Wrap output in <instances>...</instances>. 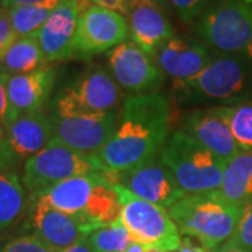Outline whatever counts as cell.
<instances>
[{"label":"cell","instance_id":"cell-6","mask_svg":"<svg viewBox=\"0 0 252 252\" xmlns=\"http://www.w3.org/2000/svg\"><path fill=\"white\" fill-rule=\"evenodd\" d=\"M81 175H104L108 172L97 153L86 154L63 144L51 143L23 164L21 182L32 196L59 182Z\"/></svg>","mask_w":252,"mask_h":252},{"label":"cell","instance_id":"cell-37","mask_svg":"<svg viewBox=\"0 0 252 252\" xmlns=\"http://www.w3.org/2000/svg\"><path fill=\"white\" fill-rule=\"evenodd\" d=\"M63 252H95L93 250V247L90 245V243L87 241V238H83L79 243H76L74 245H72L70 248H67L66 251Z\"/></svg>","mask_w":252,"mask_h":252},{"label":"cell","instance_id":"cell-5","mask_svg":"<svg viewBox=\"0 0 252 252\" xmlns=\"http://www.w3.org/2000/svg\"><path fill=\"white\" fill-rule=\"evenodd\" d=\"M193 24L212 49L252 59V0H216Z\"/></svg>","mask_w":252,"mask_h":252},{"label":"cell","instance_id":"cell-18","mask_svg":"<svg viewBox=\"0 0 252 252\" xmlns=\"http://www.w3.org/2000/svg\"><path fill=\"white\" fill-rule=\"evenodd\" d=\"M56 70L45 66L34 72L9 76L7 93L14 118L42 111L54 90Z\"/></svg>","mask_w":252,"mask_h":252},{"label":"cell","instance_id":"cell-28","mask_svg":"<svg viewBox=\"0 0 252 252\" xmlns=\"http://www.w3.org/2000/svg\"><path fill=\"white\" fill-rule=\"evenodd\" d=\"M0 252H55L34 235L20 234L0 244Z\"/></svg>","mask_w":252,"mask_h":252},{"label":"cell","instance_id":"cell-7","mask_svg":"<svg viewBox=\"0 0 252 252\" xmlns=\"http://www.w3.org/2000/svg\"><path fill=\"white\" fill-rule=\"evenodd\" d=\"M124 101V91L111 73L99 64H90L56 97L52 115H98L121 109Z\"/></svg>","mask_w":252,"mask_h":252},{"label":"cell","instance_id":"cell-21","mask_svg":"<svg viewBox=\"0 0 252 252\" xmlns=\"http://www.w3.org/2000/svg\"><path fill=\"white\" fill-rule=\"evenodd\" d=\"M220 195L231 205L244 207L252 200V149H243L225 164Z\"/></svg>","mask_w":252,"mask_h":252},{"label":"cell","instance_id":"cell-2","mask_svg":"<svg viewBox=\"0 0 252 252\" xmlns=\"http://www.w3.org/2000/svg\"><path fill=\"white\" fill-rule=\"evenodd\" d=\"M178 104L233 107L252 101V59L215 51L207 66L185 83L174 84Z\"/></svg>","mask_w":252,"mask_h":252},{"label":"cell","instance_id":"cell-22","mask_svg":"<svg viewBox=\"0 0 252 252\" xmlns=\"http://www.w3.org/2000/svg\"><path fill=\"white\" fill-rule=\"evenodd\" d=\"M16 171H0V234L26 216L30 195Z\"/></svg>","mask_w":252,"mask_h":252},{"label":"cell","instance_id":"cell-3","mask_svg":"<svg viewBox=\"0 0 252 252\" xmlns=\"http://www.w3.org/2000/svg\"><path fill=\"white\" fill-rule=\"evenodd\" d=\"M241 213L243 207L227 202L219 190L187 195L168 210L180 234L209 250H217L231 238Z\"/></svg>","mask_w":252,"mask_h":252},{"label":"cell","instance_id":"cell-40","mask_svg":"<svg viewBox=\"0 0 252 252\" xmlns=\"http://www.w3.org/2000/svg\"><path fill=\"white\" fill-rule=\"evenodd\" d=\"M1 1H3V0H0V9H1Z\"/></svg>","mask_w":252,"mask_h":252},{"label":"cell","instance_id":"cell-10","mask_svg":"<svg viewBox=\"0 0 252 252\" xmlns=\"http://www.w3.org/2000/svg\"><path fill=\"white\" fill-rule=\"evenodd\" d=\"M129 38L127 18L119 13L89 6L79 16L73 36V56H94L109 52Z\"/></svg>","mask_w":252,"mask_h":252},{"label":"cell","instance_id":"cell-25","mask_svg":"<svg viewBox=\"0 0 252 252\" xmlns=\"http://www.w3.org/2000/svg\"><path fill=\"white\" fill-rule=\"evenodd\" d=\"M86 238L95 252H126L133 243L132 235L121 219L91 231Z\"/></svg>","mask_w":252,"mask_h":252},{"label":"cell","instance_id":"cell-19","mask_svg":"<svg viewBox=\"0 0 252 252\" xmlns=\"http://www.w3.org/2000/svg\"><path fill=\"white\" fill-rule=\"evenodd\" d=\"M10 143L18 161L24 162L44 150L54 137L52 117L42 111L18 115L7 126Z\"/></svg>","mask_w":252,"mask_h":252},{"label":"cell","instance_id":"cell-39","mask_svg":"<svg viewBox=\"0 0 252 252\" xmlns=\"http://www.w3.org/2000/svg\"><path fill=\"white\" fill-rule=\"evenodd\" d=\"M126 252H160V251L153 250V248H150V247H147V245H143V244L133 241L132 245L127 248V251Z\"/></svg>","mask_w":252,"mask_h":252},{"label":"cell","instance_id":"cell-31","mask_svg":"<svg viewBox=\"0 0 252 252\" xmlns=\"http://www.w3.org/2000/svg\"><path fill=\"white\" fill-rule=\"evenodd\" d=\"M17 34L10 23L7 10L0 9V59L9 51V48L17 41Z\"/></svg>","mask_w":252,"mask_h":252},{"label":"cell","instance_id":"cell-29","mask_svg":"<svg viewBox=\"0 0 252 252\" xmlns=\"http://www.w3.org/2000/svg\"><path fill=\"white\" fill-rule=\"evenodd\" d=\"M231 243L252 250V200L243 207L238 225L230 238Z\"/></svg>","mask_w":252,"mask_h":252},{"label":"cell","instance_id":"cell-38","mask_svg":"<svg viewBox=\"0 0 252 252\" xmlns=\"http://www.w3.org/2000/svg\"><path fill=\"white\" fill-rule=\"evenodd\" d=\"M41 1H45V0H3L1 1V7L3 9H11V7L34 4V3H41Z\"/></svg>","mask_w":252,"mask_h":252},{"label":"cell","instance_id":"cell-32","mask_svg":"<svg viewBox=\"0 0 252 252\" xmlns=\"http://www.w3.org/2000/svg\"><path fill=\"white\" fill-rule=\"evenodd\" d=\"M7 73L0 72V124L6 127L16 119L13 115V111L10 107L9 93H7V81H9Z\"/></svg>","mask_w":252,"mask_h":252},{"label":"cell","instance_id":"cell-27","mask_svg":"<svg viewBox=\"0 0 252 252\" xmlns=\"http://www.w3.org/2000/svg\"><path fill=\"white\" fill-rule=\"evenodd\" d=\"M216 0H170L171 9L177 11L184 23H195Z\"/></svg>","mask_w":252,"mask_h":252},{"label":"cell","instance_id":"cell-34","mask_svg":"<svg viewBox=\"0 0 252 252\" xmlns=\"http://www.w3.org/2000/svg\"><path fill=\"white\" fill-rule=\"evenodd\" d=\"M216 250H209L206 247H203L202 244L193 240V238H189V237H184L181 240L180 248L177 250V252H215Z\"/></svg>","mask_w":252,"mask_h":252},{"label":"cell","instance_id":"cell-1","mask_svg":"<svg viewBox=\"0 0 252 252\" xmlns=\"http://www.w3.org/2000/svg\"><path fill=\"white\" fill-rule=\"evenodd\" d=\"M168 130L170 102L162 94L125 97L117 129L97 153L108 181L111 175L157 158L170 137Z\"/></svg>","mask_w":252,"mask_h":252},{"label":"cell","instance_id":"cell-9","mask_svg":"<svg viewBox=\"0 0 252 252\" xmlns=\"http://www.w3.org/2000/svg\"><path fill=\"white\" fill-rule=\"evenodd\" d=\"M107 61L112 79L129 95L157 94L165 80V74L153 56L146 54L130 39L111 49Z\"/></svg>","mask_w":252,"mask_h":252},{"label":"cell","instance_id":"cell-17","mask_svg":"<svg viewBox=\"0 0 252 252\" xmlns=\"http://www.w3.org/2000/svg\"><path fill=\"white\" fill-rule=\"evenodd\" d=\"M86 9L81 0H61L46 23L34 36L48 63L64 61L73 56V36L79 16Z\"/></svg>","mask_w":252,"mask_h":252},{"label":"cell","instance_id":"cell-15","mask_svg":"<svg viewBox=\"0 0 252 252\" xmlns=\"http://www.w3.org/2000/svg\"><path fill=\"white\" fill-rule=\"evenodd\" d=\"M181 126L187 135L219 157L225 164L243 150L223 118L217 115L213 107L187 111Z\"/></svg>","mask_w":252,"mask_h":252},{"label":"cell","instance_id":"cell-36","mask_svg":"<svg viewBox=\"0 0 252 252\" xmlns=\"http://www.w3.org/2000/svg\"><path fill=\"white\" fill-rule=\"evenodd\" d=\"M215 252H252V250L248 248H244L241 245H237V244L231 243L230 240H227L223 245H220Z\"/></svg>","mask_w":252,"mask_h":252},{"label":"cell","instance_id":"cell-14","mask_svg":"<svg viewBox=\"0 0 252 252\" xmlns=\"http://www.w3.org/2000/svg\"><path fill=\"white\" fill-rule=\"evenodd\" d=\"M107 182L108 180L104 175H81L62 181L30 198L76 217L89 231L86 225L87 217L93 210L91 207L97 203L101 190Z\"/></svg>","mask_w":252,"mask_h":252},{"label":"cell","instance_id":"cell-12","mask_svg":"<svg viewBox=\"0 0 252 252\" xmlns=\"http://www.w3.org/2000/svg\"><path fill=\"white\" fill-rule=\"evenodd\" d=\"M111 184L125 187L135 196L170 210L178 200L187 196L171 171L160 160V156L132 170L111 175Z\"/></svg>","mask_w":252,"mask_h":252},{"label":"cell","instance_id":"cell-33","mask_svg":"<svg viewBox=\"0 0 252 252\" xmlns=\"http://www.w3.org/2000/svg\"><path fill=\"white\" fill-rule=\"evenodd\" d=\"M95 6H99L102 9L111 10V11H115V13H119V14H122L125 17L130 13V7H129L127 0H97L95 1Z\"/></svg>","mask_w":252,"mask_h":252},{"label":"cell","instance_id":"cell-13","mask_svg":"<svg viewBox=\"0 0 252 252\" xmlns=\"http://www.w3.org/2000/svg\"><path fill=\"white\" fill-rule=\"evenodd\" d=\"M23 230L24 234L34 235L55 252L66 251L89 235L86 227L76 217L31 198Z\"/></svg>","mask_w":252,"mask_h":252},{"label":"cell","instance_id":"cell-16","mask_svg":"<svg viewBox=\"0 0 252 252\" xmlns=\"http://www.w3.org/2000/svg\"><path fill=\"white\" fill-rule=\"evenodd\" d=\"M215 49L195 39L174 35L156 52L154 61L174 84L185 83L198 76L212 61Z\"/></svg>","mask_w":252,"mask_h":252},{"label":"cell","instance_id":"cell-30","mask_svg":"<svg viewBox=\"0 0 252 252\" xmlns=\"http://www.w3.org/2000/svg\"><path fill=\"white\" fill-rule=\"evenodd\" d=\"M21 162L18 161L10 143L7 127L0 124V171H16Z\"/></svg>","mask_w":252,"mask_h":252},{"label":"cell","instance_id":"cell-20","mask_svg":"<svg viewBox=\"0 0 252 252\" xmlns=\"http://www.w3.org/2000/svg\"><path fill=\"white\" fill-rule=\"evenodd\" d=\"M129 39L154 56L170 38L175 35L174 26L165 11L153 6H136L127 14Z\"/></svg>","mask_w":252,"mask_h":252},{"label":"cell","instance_id":"cell-23","mask_svg":"<svg viewBox=\"0 0 252 252\" xmlns=\"http://www.w3.org/2000/svg\"><path fill=\"white\" fill-rule=\"evenodd\" d=\"M45 66H48V62L35 36L17 38L0 59V72L10 76L34 72Z\"/></svg>","mask_w":252,"mask_h":252},{"label":"cell","instance_id":"cell-11","mask_svg":"<svg viewBox=\"0 0 252 252\" xmlns=\"http://www.w3.org/2000/svg\"><path fill=\"white\" fill-rule=\"evenodd\" d=\"M119 115L121 109L98 115H51L54 122L52 142L80 153H98L114 135Z\"/></svg>","mask_w":252,"mask_h":252},{"label":"cell","instance_id":"cell-8","mask_svg":"<svg viewBox=\"0 0 252 252\" xmlns=\"http://www.w3.org/2000/svg\"><path fill=\"white\" fill-rule=\"evenodd\" d=\"M112 185L121 203V220L133 241L160 252H177L182 238L168 210L137 198L119 184Z\"/></svg>","mask_w":252,"mask_h":252},{"label":"cell","instance_id":"cell-26","mask_svg":"<svg viewBox=\"0 0 252 252\" xmlns=\"http://www.w3.org/2000/svg\"><path fill=\"white\" fill-rule=\"evenodd\" d=\"M213 109L230 126L238 144L243 149H252V101L233 107L213 105Z\"/></svg>","mask_w":252,"mask_h":252},{"label":"cell","instance_id":"cell-4","mask_svg":"<svg viewBox=\"0 0 252 252\" xmlns=\"http://www.w3.org/2000/svg\"><path fill=\"white\" fill-rule=\"evenodd\" d=\"M160 160L185 195L219 190L221 187L225 162L184 130L168 137L160 152Z\"/></svg>","mask_w":252,"mask_h":252},{"label":"cell","instance_id":"cell-35","mask_svg":"<svg viewBox=\"0 0 252 252\" xmlns=\"http://www.w3.org/2000/svg\"><path fill=\"white\" fill-rule=\"evenodd\" d=\"M127 3H129L130 10L136 7V6H153V7L162 10V11H165V10L171 7L170 0H127Z\"/></svg>","mask_w":252,"mask_h":252},{"label":"cell","instance_id":"cell-24","mask_svg":"<svg viewBox=\"0 0 252 252\" xmlns=\"http://www.w3.org/2000/svg\"><path fill=\"white\" fill-rule=\"evenodd\" d=\"M61 0H45L41 3L6 9L10 23L18 38L35 35L36 31L45 24L46 20L49 18Z\"/></svg>","mask_w":252,"mask_h":252}]
</instances>
